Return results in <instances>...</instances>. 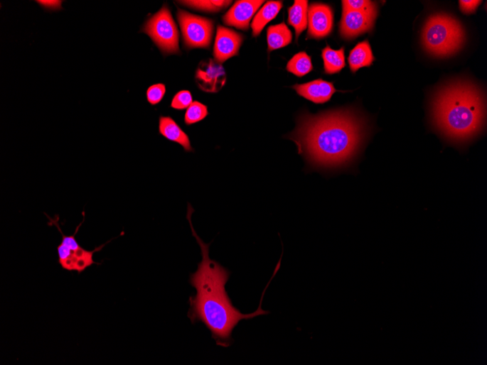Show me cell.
Listing matches in <instances>:
<instances>
[{"label":"cell","instance_id":"cell-16","mask_svg":"<svg viewBox=\"0 0 487 365\" xmlns=\"http://www.w3.org/2000/svg\"><path fill=\"white\" fill-rule=\"evenodd\" d=\"M293 35L289 28L284 22L271 26L267 31L269 52L282 48L291 43Z\"/></svg>","mask_w":487,"mask_h":365},{"label":"cell","instance_id":"cell-8","mask_svg":"<svg viewBox=\"0 0 487 365\" xmlns=\"http://www.w3.org/2000/svg\"><path fill=\"white\" fill-rule=\"evenodd\" d=\"M333 13L326 4H313L308 9L307 39H323L333 30Z\"/></svg>","mask_w":487,"mask_h":365},{"label":"cell","instance_id":"cell-2","mask_svg":"<svg viewBox=\"0 0 487 365\" xmlns=\"http://www.w3.org/2000/svg\"><path fill=\"white\" fill-rule=\"evenodd\" d=\"M365 127L362 119L349 109L304 114L297 128L288 136L311 167L336 168L348 165L364 141Z\"/></svg>","mask_w":487,"mask_h":365},{"label":"cell","instance_id":"cell-19","mask_svg":"<svg viewBox=\"0 0 487 365\" xmlns=\"http://www.w3.org/2000/svg\"><path fill=\"white\" fill-rule=\"evenodd\" d=\"M312 70L311 58L304 51L296 54L287 65V70L299 77L307 75Z\"/></svg>","mask_w":487,"mask_h":365},{"label":"cell","instance_id":"cell-11","mask_svg":"<svg viewBox=\"0 0 487 365\" xmlns=\"http://www.w3.org/2000/svg\"><path fill=\"white\" fill-rule=\"evenodd\" d=\"M264 1H237L235 5L223 17V23L227 26L247 31L250 22L255 13L264 4Z\"/></svg>","mask_w":487,"mask_h":365},{"label":"cell","instance_id":"cell-22","mask_svg":"<svg viewBox=\"0 0 487 365\" xmlns=\"http://www.w3.org/2000/svg\"><path fill=\"white\" fill-rule=\"evenodd\" d=\"M166 94V87L162 83L155 84L149 88L146 96L147 100L151 105L159 104Z\"/></svg>","mask_w":487,"mask_h":365},{"label":"cell","instance_id":"cell-5","mask_svg":"<svg viewBox=\"0 0 487 365\" xmlns=\"http://www.w3.org/2000/svg\"><path fill=\"white\" fill-rule=\"evenodd\" d=\"M164 55L179 54V32L166 4L151 16L141 28Z\"/></svg>","mask_w":487,"mask_h":365},{"label":"cell","instance_id":"cell-12","mask_svg":"<svg viewBox=\"0 0 487 365\" xmlns=\"http://www.w3.org/2000/svg\"><path fill=\"white\" fill-rule=\"evenodd\" d=\"M293 89L299 95L315 104L328 102L336 92L332 82L322 79L315 80L301 85H295Z\"/></svg>","mask_w":487,"mask_h":365},{"label":"cell","instance_id":"cell-1","mask_svg":"<svg viewBox=\"0 0 487 365\" xmlns=\"http://www.w3.org/2000/svg\"><path fill=\"white\" fill-rule=\"evenodd\" d=\"M193 212V207L188 204L187 219L192 234L202 251L203 260L198 264L197 271L190 276V284L196 289V294L189 298L188 317L192 324L203 322L210 330L212 338L218 346L229 347L234 344L232 333L240 321L269 314L262 310V302L266 290L277 271L275 270L273 277L264 290L257 310L252 314L241 313L235 307L225 290V285L231 273L210 258L211 243H205L195 231L191 222Z\"/></svg>","mask_w":487,"mask_h":365},{"label":"cell","instance_id":"cell-18","mask_svg":"<svg viewBox=\"0 0 487 365\" xmlns=\"http://www.w3.org/2000/svg\"><path fill=\"white\" fill-rule=\"evenodd\" d=\"M324 70L326 74L338 73L346 67L345 48L333 50L327 45L322 51Z\"/></svg>","mask_w":487,"mask_h":365},{"label":"cell","instance_id":"cell-7","mask_svg":"<svg viewBox=\"0 0 487 365\" xmlns=\"http://www.w3.org/2000/svg\"><path fill=\"white\" fill-rule=\"evenodd\" d=\"M378 14V6L365 11H343L339 25L341 36L352 40L371 31Z\"/></svg>","mask_w":487,"mask_h":365},{"label":"cell","instance_id":"cell-24","mask_svg":"<svg viewBox=\"0 0 487 365\" xmlns=\"http://www.w3.org/2000/svg\"><path fill=\"white\" fill-rule=\"evenodd\" d=\"M341 3L343 11H365L377 6L374 2L365 0H343Z\"/></svg>","mask_w":487,"mask_h":365},{"label":"cell","instance_id":"cell-15","mask_svg":"<svg viewBox=\"0 0 487 365\" xmlns=\"http://www.w3.org/2000/svg\"><path fill=\"white\" fill-rule=\"evenodd\" d=\"M375 60L373 52L368 40L359 43L351 50L348 58L350 67L353 73L360 68L370 67Z\"/></svg>","mask_w":487,"mask_h":365},{"label":"cell","instance_id":"cell-4","mask_svg":"<svg viewBox=\"0 0 487 365\" xmlns=\"http://www.w3.org/2000/svg\"><path fill=\"white\" fill-rule=\"evenodd\" d=\"M422 40L429 53L445 58L459 51L465 43L466 34L461 22L451 16L438 13L427 20Z\"/></svg>","mask_w":487,"mask_h":365},{"label":"cell","instance_id":"cell-10","mask_svg":"<svg viewBox=\"0 0 487 365\" xmlns=\"http://www.w3.org/2000/svg\"><path fill=\"white\" fill-rule=\"evenodd\" d=\"M196 80L198 87L203 91L216 93L224 87L226 74L220 64L210 60L199 65Z\"/></svg>","mask_w":487,"mask_h":365},{"label":"cell","instance_id":"cell-6","mask_svg":"<svg viewBox=\"0 0 487 365\" xmlns=\"http://www.w3.org/2000/svg\"><path fill=\"white\" fill-rule=\"evenodd\" d=\"M177 17L188 48H210L214 31L213 21L180 9Z\"/></svg>","mask_w":487,"mask_h":365},{"label":"cell","instance_id":"cell-9","mask_svg":"<svg viewBox=\"0 0 487 365\" xmlns=\"http://www.w3.org/2000/svg\"><path fill=\"white\" fill-rule=\"evenodd\" d=\"M243 36L235 31L218 26L214 46L215 62L222 64L239 54Z\"/></svg>","mask_w":487,"mask_h":365},{"label":"cell","instance_id":"cell-20","mask_svg":"<svg viewBox=\"0 0 487 365\" xmlns=\"http://www.w3.org/2000/svg\"><path fill=\"white\" fill-rule=\"evenodd\" d=\"M209 115L206 105L198 102H193L187 109L185 115V124L191 126L205 119Z\"/></svg>","mask_w":487,"mask_h":365},{"label":"cell","instance_id":"cell-13","mask_svg":"<svg viewBox=\"0 0 487 365\" xmlns=\"http://www.w3.org/2000/svg\"><path fill=\"white\" fill-rule=\"evenodd\" d=\"M159 131V134L169 141L181 145L185 151H193L188 136L173 119L169 116H160Z\"/></svg>","mask_w":487,"mask_h":365},{"label":"cell","instance_id":"cell-23","mask_svg":"<svg viewBox=\"0 0 487 365\" xmlns=\"http://www.w3.org/2000/svg\"><path fill=\"white\" fill-rule=\"evenodd\" d=\"M193 97L188 91L178 93L171 103V107L178 110L188 109L193 103Z\"/></svg>","mask_w":487,"mask_h":365},{"label":"cell","instance_id":"cell-21","mask_svg":"<svg viewBox=\"0 0 487 365\" xmlns=\"http://www.w3.org/2000/svg\"><path fill=\"white\" fill-rule=\"evenodd\" d=\"M180 3L195 10L216 13L227 8L232 4V1H181Z\"/></svg>","mask_w":487,"mask_h":365},{"label":"cell","instance_id":"cell-3","mask_svg":"<svg viewBox=\"0 0 487 365\" xmlns=\"http://www.w3.org/2000/svg\"><path fill=\"white\" fill-rule=\"evenodd\" d=\"M432 114L436 127L444 136L454 142H465L481 131L486 102L476 87L457 82L438 92Z\"/></svg>","mask_w":487,"mask_h":365},{"label":"cell","instance_id":"cell-25","mask_svg":"<svg viewBox=\"0 0 487 365\" xmlns=\"http://www.w3.org/2000/svg\"><path fill=\"white\" fill-rule=\"evenodd\" d=\"M481 4V1H468V0H466V1L461 0L459 2L461 11L466 14L474 13Z\"/></svg>","mask_w":487,"mask_h":365},{"label":"cell","instance_id":"cell-17","mask_svg":"<svg viewBox=\"0 0 487 365\" xmlns=\"http://www.w3.org/2000/svg\"><path fill=\"white\" fill-rule=\"evenodd\" d=\"M308 1L296 0L289 9V23L296 31V41L308 26Z\"/></svg>","mask_w":487,"mask_h":365},{"label":"cell","instance_id":"cell-14","mask_svg":"<svg viewBox=\"0 0 487 365\" xmlns=\"http://www.w3.org/2000/svg\"><path fill=\"white\" fill-rule=\"evenodd\" d=\"M281 1H269L267 3L254 17L252 22V36H259L264 28L271 21L274 19L282 8Z\"/></svg>","mask_w":487,"mask_h":365}]
</instances>
